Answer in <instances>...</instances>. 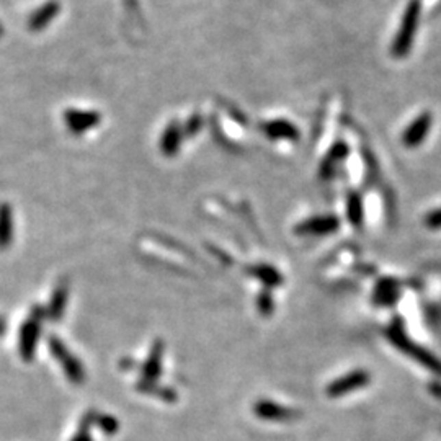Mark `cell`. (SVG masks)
Instances as JSON below:
<instances>
[{"instance_id": "6da1fadb", "label": "cell", "mask_w": 441, "mask_h": 441, "mask_svg": "<svg viewBox=\"0 0 441 441\" xmlns=\"http://www.w3.org/2000/svg\"><path fill=\"white\" fill-rule=\"evenodd\" d=\"M67 128L74 134H82L100 125L101 116L97 112H80V110H67L64 113Z\"/></svg>"}, {"instance_id": "7a4b0ae2", "label": "cell", "mask_w": 441, "mask_h": 441, "mask_svg": "<svg viewBox=\"0 0 441 441\" xmlns=\"http://www.w3.org/2000/svg\"><path fill=\"white\" fill-rule=\"evenodd\" d=\"M417 15H418V5L417 2L410 3L409 10H407L404 23H402L401 33L397 36V43H396V53H404L409 48L410 40H412L414 35V28L415 23H417Z\"/></svg>"}, {"instance_id": "3957f363", "label": "cell", "mask_w": 441, "mask_h": 441, "mask_svg": "<svg viewBox=\"0 0 441 441\" xmlns=\"http://www.w3.org/2000/svg\"><path fill=\"white\" fill-rule=\"evenodd\" d=\"M59 10H61V5H59V2H56V0H51L46 5L38 8L28 22L29 29H32V32H41L46 25H49L56 18Z\"/></svg>"}, {"instance_id": "277c9868", "label": "cell", "mask_w": 441, "mask_h": 441, "mask_svg": "<svg viewBox=\"0 0 441 441\" xmlns=\"http://www.w3.org/2000/svg\"><path fill=\"white\" fill-rule=\"evenodd\" d=\"M430 116L428 114H423V116H420L417 121L414 123L412 126H410L409 129H407V134L404 138V141L407 146H415L417 142H422L423 138H425L428 129H430Z\"/></svg>"}, {"instance_id": "5b68a950", "label": "cell", "mask_w": 441, "mask_h": 441, "mask_svg": "<svg viewBox=\"0 0 441 441\" xmlns=\"http://www.w3.org/2000/svg\"><path fill=\"white\" fill-rule=\"evenodd\" d=\"M12 237V211L8 205L0 206V245L5 247Z\"/></svg>"}, {"instance_id": "8992f818", "label": "cell", "mask_w": 441, "mask_h": 441, "mask_svg": "<svg viewBox=\"0 0 441 441\" xmlns=\"http://www.w3.org/2000/svg\"><path fill=\"white\" fill-rule=\"evenodd\" d=\"M180 129L177 128V125L168 126L167 131H165L164 138H162V151L164 154L167 155H173L178 151V146H180Z\"/></svg>"}, {"instance_id": "52a82bcc", "label": "cell", "mask_w": 441, "mask_h": 441, "mask_svg": "<svg viewBox=\"0 0 441 441\" xmlns=\"http://www.w3.org/2000/svg\"><path fill=\"white\" fill-rule=\"evenodd\" d=\"M270 134L271 136H283V138H290V136L296 134V133H294V129H292L290 125H286V123H275V125H271Z\"/></svg>"}, {"instance_id": "ba28073f", "label": "cell", "mask_w": 441, "mask_h": 441, "mask_svg": "<svg viewBox=\"0 0 441 441\" xmlns=\"http://www.w3.org/2000/svg\"><path fill=\"white\" fill-rule=\"evenodd\" d=\"M363 379H364V376H363V375L350 376L349 379L343 381V383H345V384H338V386H337V391H346V389H350V388H356V386L363 383Z\"/></svg>"}, {"instance_id": "9c48e42d", "label": "cell", "mask_w": 441, "mask_h": 441, "mask_svg": "<svg viewBox=\"0 0 441 441\" xmlns=\"http://www.w3.org/2000/svg\"><path fill=\"white\" fill-rule=\"evenodd\" d=\"M125 2L131 12H136V0H125Z\"/></svg>"}]
</instances>
